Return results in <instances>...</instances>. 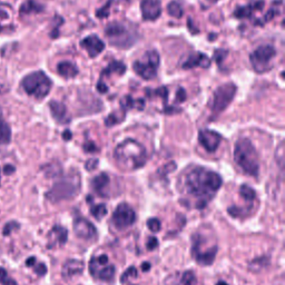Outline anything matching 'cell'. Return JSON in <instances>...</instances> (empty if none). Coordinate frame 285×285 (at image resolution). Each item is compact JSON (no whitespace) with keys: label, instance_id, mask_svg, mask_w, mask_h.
<instances>
[{"label":"cell","instance_id":"1","mask_svg":"<svg viewBox=\"0 0 285 285\" xmlns=\"http://www.w3.org/2000/svg\"><path fill=\"white\" fill-rule=\"evenodd\" d=\"M222 177L202 166L192 167L183 177L182 190L195 200L196 209L202 210L215 196L222 186Z\"/></svg>","mask_w":285,"mask_h":285},{"label":"cell","instance_id":"2","mask_svg":"<svg viewBox=\"0 0 285 285\" xmlns=\"http://www.w3.org/2000/svg\"><path fill=\"white\" fill-rule=\"evenodd\" d=\"M114 158L121 170L134 171L146 164L147 153L140 142L127 138L115 148Z\"/></svg>","mask_w":285,"mask_h":285},{"label":"cell","instance_id":"3","mask_svg":"<svg viewBox=\"0 0 285 285\" xmlns=\"http://www.w3.org/2000/svg\"><path fill=\"white\" fill-rule=\"evenodd\" d=\"M234 160L238 167L250 176H257L260 172V163H258V155L252 141L242 137L239 138L234 148Z\"/></svg>","mask_w":285,"mask_h":285},{"label":"cell","instance_id":"4","mask_svg":"<svg viewBox=\"0 0 285 285\" xmlns=\"http://www.w3.org/2000/svg\"><path fill=\"white\" fill-rule=\"evenodd\" d=\"M80 187V175L78 172L73 170L54 184V186L46 194V197L53 203L71 199L79 193Z\"/></svg>","mask_w":285,"mask_h":285},{"label":"cell","instance_id":"5","mask_svg":"<svg viewBox=\"0 0 285 285\" xmlns=\"http://www.w3.org/2000/svg\"><path fill=\"white\" fill-rule=\"evenodd\" d=\"M22 86L29 96L37 99H43L49 94L53 83L44 71L38 70L24 77Z\"/></svg>","mask_w":285,"mask_h":285},{"label":"cell","instance_id":"6","mask_svg":"<svg viewBox=\"0 0 285 285\" xmlns=\"http://www.w3.org/2000/svg\"><path fill=\"white\" fill-rule=\"evenodd\" d=\"M105 35L108 37L109 43L113 46L118 47L121 49L132 47L137 40V35L134 31L129 30L124 24L120 23H111L106 29Z\"/></svg>","mask_w":285,"mask_h":285},{"label":"cell","instance_id":"7","mask_svg":"<svg viewBox=\"0 0 285 285\" xmlns=\"http://www.w3.org/2000/svg\"><path fill=\"white\" fill-rule=\"evenodd\" d=\"M160 58L156 50L147 51L141 59L136 60L133 64V69L135 73L140 76L142 79L150 80L156 77L157 70L159 68Z\"/></svg>","mask_w":285,"mask_h":285},{"label":"cell","instance_id":"8","mask_svg":"<svg viewBox=\"0 0 285 285\" xmlns=\"http://www.w3.org/2000/svg\"><path fill=\"white\" fill-rule=\"evenodd\" d=\"M236 86L233 83L224 84L219 86L213 95V100L211 104V111L214 117H216L222 112L229 107L232 100L234 99L236 94Z\"/></svg>","mask_w":285,"mask_h":285},{"label":"cell","instance_id":"9","mask_svg":"<svg viewBox=\"0 0 285 285\" xmlns=\"http://www.w3.org/2000/svg\"><path fill=\"white\" fill-rule=\"evenodd\" d=\"M275 56L276 50L273 46L262 45L251 54L250 60L256 73H265L271 68V62Z\"/></svg>","mask_w":285,"mask_h":285},{"label":"cell","instance_id":"10","mask_svg":"<svg viewBox=\"0 0 285 285\" xmlns=\"http://www.w3.org/2000/svg\"><path fill=\"white\" fill-rule=\"evenodd\" d=\"M192 256L199 265L203 267H209V265L214 263V260L216 257L217 253V246L213 245L210 249H206L202 251V245L204 239L199 234H194L192 237Z\"/></svg>","mask_w":285,"mask_h":285},{"label":"cell","instance_id":"11","mask_svg":"<svg viewBox=\"0 0 285 285\" xmlns=\"http://www.w3.org/2000/svg\"><path fill=\"white\" fill-rule=\"evenodd\" d=\"M108 256L101 254L97 257H93L89 262V272L95 278L109 282L115 276L116 269L114 265L108 264Z\"/></svg>","mask_w":285,"mask_h":285},{"label":"cell","instance_id":"12","mask_svg":"<svg viewBox=\"0 0 285 285\" xmlns=\"http://www.w3.org/2000/svg\"><path fill=\"white\" fill-rule=\"evenodd\" d=\"M136 221L135 211L126 203H121L116 207L112 216V224L118 231H123L132 226Z\"/></svg>","mask_w":285,"mask_h":285},{"label":"cell","instance_id":"13","mask_svg":"<svg viewBox=\"0 0 285 285\" xmlns=\"http://www.w3.org/2000/svg\"><path fill=\"white\" fill-rule=\"evenodd\" d=\"M75 234L86 241H95L97 238V230L93 223L84 217H77L74 219Z\"/></svg>","mask_w":285,"mask_h":285},{"label":"cell","instance_id":"14","mask_svg":"<svg viewBox=\"0 0 285 285\" xmlns=\"http://www.w3.org/2000/svg\"><path fill=\"white\" fill-rule=\"evenodd\" d=\"M198 140L205 151L209 153L215 152L222 141V136L211 129H202L198 134Z\"/></svg>","mask_w":285,"mask_h":285},{"label":"cell","instance_id":"15","mask_svg":"<svg viewBox=\"0 0 285 285\" xmlns=\"http://www.w3.org/2000/svg\"><path fill=\"white\" fill-rule=\"evenodd\" d=\"M140 10L144 21H156L161 14L160 0H141Z\"/></svg>","mask_w":285,"mask_h":285},{"label":"cell","instance_id":"16","mask_svg":"<svg viewBox=\"0 0 285 285\" xmlns=\"http://www.w3.org/2000/svg\"><path fill=\"white\" fill-rule=\"evenodd\" d=\"M80 46L87 51L89 57L92 58L97 57L104 49H105V44H104L100 38H98L96 35L84 38L80 42Z\"/></svg>","mask_w":285,"mask_h":285},{"label":"cell","instance_id":"17","mask_svg":"<svg viewBox=\"0 0 285 285\" xmlns=\"http://www.w3.org/2000/svg\"><path fill=\"white\" fill-rule=\"evenodd\" d=\"M49 108H50L51 116H53L54 119L57 123H59V124H68L70 121L67 108L63 103L57 100H51L49 103Z\"/></svg>","mask_w":285,"mask_h":285},{"label":"cell","instance_id":"18","mask_svg":"<svg viewBox=\"0 0 285 285\" xmlns=\"http://www.w3.org/2000/svg\"><path fill=\"white\" fill-rule=\"evenodd\" d=\"M48 238H49L48 249L54 248V246H56L57 244L60 246L65 245V243L67 242V238H68V231L65 229L64 226L56 225L49 232Z\"/></svg>","mask_w":285,"mask_h":285},{"label":"cell","instance_id":"19","mask_svg":"<svg viewBox=\"0 0 285 285\" xmlns=\"http://www.w3.org/2000/svg\"><path fill=\"white\" fill-rule=\"evenodd\" d=\"M85 265L82 261L78 260H68L64 264L62 274L65 280H69L77 275H80L84 271Z\"/></svg>","mask_w":285,"mask_h":285},{"label":"cell","instance_id":"20","mask_svg":"<svg viewBox=\"0 0 285 285\" xmlns=\"http://www.w3.org/2000/svg\"><path fill=\"white\" fill-rule=\"evenodd\" d=\"M211 66V59L205 54L196 53L191 55L183 64L184 69H193L196 67L209 68Z\"/></svg>","mask_w":285,"mask_h":285},{"label":"cell","instance_id":"21","mask_svg":"<svg viewBox=\"0 0 285 285\" xmlns=\"http://www.w3.org/2000/svg\"><path fill=\"white\" fill-rule=\"evenodd\" d=\"M263 6L264 3L262 0H258V2L243 6V7H237V9L234 12V16L236 18H250L253 16L255 11L261 10L263 8Z\"/></svg>","mask_w":285,"mask_h":285},{"label":"cell","instance_id":"22","mask_svg":"<svg viewBox=\"0 0 285 285\" xmlns=\"http://www.w3.org/2000/svg\"><path fill=\"white\" fill-rule=\"evenodd\" d=\"M57 71L62 77L66 79L74 78L78 75L79 70L76 65L71 62H62L57 65Z\"/></svg>","mask_w":285,"mask_h":285},{"label":"cell","instance_id":"23","mask_svg":"<svg viewBox=\"0 0 285 285\" xmlns=\"http://www.w3.org/2000/svg\"><path fill=\"white\" fill-rule=\"evenodd\" d=\"M44 11V6L36 0H26V2L19 8L21 16H27L31 14H39Z\"/></svg>","mask_w":285,"mask_h":285},{"label":"cell","instance_id":"24","mask_svg":"<svg viewBox=\"0 0 285 285\" xmlns=\"http://www.w3.org/2000/svg\"><path fill=\"white\" fill-rule=\"evenodd\" d=\"M109 184V176L106 173H101L99 174L98 176H96L93 180H92V186L94 191L98 194L99 196L106 197L105 195V189L106 186Z\"/></svg>","mask_w":285,"mask_h":285},{"label":"cell","instance_id":"25","mask_svg":"<svg viewBox=\"0 0 285 285\" xmlns=\"http://www.w3.org/2000/svg\"><path fill=\"white\" fill-rule=\"evenodd\" d=\"M126 71V66L121 62H113L103 70L101 76H112V75H124Z\"/></svg>","mask_w":285,"mask_h":285},{"label":"cell","instance_id":"26","mask_svg":"<svg viewBox=\"0 0 285 285\" xmlns=\"http://www.w3.org/2000/svg\"><path fill=\"white\" fill-rule=\"evenodd\" d=\"M11 140V129L0 114V145L9 144Z\"/></svg>","mask_w":285,"mask_h":285},{"label":"cell","instance_id":"27","mask_svg":"<svg viewBox=\"0 0 285 285\" xmlns=\"http://www.w3.org/2000/svg\"><path fill=\"white\" fill-rule=\"evenodd\" d=\"M239 195H241L242 198L245 199L246 202H251V203H253L254 199L256 198L255 191L248 185H242L239 187Z\"/></svg>","mask_w":285,"mask_h":285},{"label":"cell","instance_id":"28","mask_svg":"<svg viewBox=\"0 0 285 285\" xmlns=\"http://www.w3.org/2000/svg\"><path fill=\"white\" fill-rule=\"evenodd\" d=\"M196 282V276L192 271H186L180 275L179 280H177L175 285H194Z\"/></svg>","mask_w":285,"mask_h":285},{"label":"cell","instance_id":"29","mask_svg":"<svg viewBox=\"0 0 285 285\" xmlns=\"http://www.w3.org/2000/svg\"><path fill=\"white\" fill-rule=\"evenodd\" d=\"M90 213H92V215L96 218V219H100L103 217L106 216L107 214V207L105 206V204H97L92 206V209H90Z\"/></svg>","mask_w":285,"mask_h":285},{"label":"cell","instance_id":"30","mask_svg":"<svg viewBox=\"0 0 285 285\" xmlns=\"http://www.w3.org/2000/svg\"><path fill=\"white\" fill-rule=\"evenodd\" d=\"M167 12L170 14V16L175 18H180L183 16V9L180 7V5L176 2H172L171 4H168Z\"/></svg>","mask_w":285,"mask_h":285},{"label":"cell","instance_id":"31","mask_svg":"<svg viewBox=\"0 0 285 285\" xmlns=\"http://www.w3.org/2000/svg\"><path fill=\"white\" fill-rule=\"evenodd\" d=\"M125 118V116L124 115H118V113H113L108 116V117L106 118L105 120V124L106 126L108 127H111V126H114L116 124H119V123H121L123 120H124Z\"/></svg>","mask_w":285,"mask_h":285},{"label":"cell","instance_id":"32","mask_svg":"<svg viewBox=\"0 0 285 285\" xmlns=\"http://www.w3.org/2000/svg\"><path fill=\"white\" fill-rule=\"evenodd\" d=\"M0 284L2 285H17L14 278H11L8 275L7 271L3 268H0Z\"/></svg>","mask_w":285,"mask_h":285},{"label":"cell","instance_id":"33","mask_svg":"<svg viewBox=\"0 0 285 285\" xmlns=\"http://www.w3.org/2000/svg\"><path fill=\"white\" fill-rule=\"evenodd\" d=\"M147 226H148V229H150L153 233H157L160 231V226H161V223L158 218H150L147 221Z\"/></svg>","mask_w":285,"mask_h":285},{"label":"cell","instance_id":"34","mask_svg":"<svg viewBox=\"0 0 285 285\" xmlns=\"http://www.w3.org/2000/svg\"><path fill=\"white\" fill-rule=\"evenodd\" d=\"M111 5H112V2H111V0H109V2L106 5L104 6V7H101L100 9L97 10L96 16L101 18V19L108 17L109 16V9H111Z\"/></svg>","mask_w":285,"mask_h":285},{"label":"cell","instance_id":"35","mask_svg":"<svg viewBox=\"0 0 285 285\" xmlns=\"http://www.w3.org/2000/svg\"><path fill=\"white\" fill-rule=\"evenodd\" d=\"M129 276H132V277H137V270H136L134 267H131L127 271H125V273L123 274L121 277H120V281H121L123 283H125Z\"/></svg>","mask_w":285,"mask_h":285},{"label":"cell","instance_id":"36","mask_svg":"<svg viewBox=\"0 0 285 285\" xmlns=\"http://www.w3.org/2000/svg\"><path fill=\"white\" fill-rule=\"evenodd\" d=\"M34 271L37 275L44 276L47 273V267L44 263H38L37 265H34Z\"/></svg>","mask_w":285,"mask_h":285},{"label":"cell","instance_id":"37","mask_svg":"<svg viewBox=\"0 0 285 285\" xmlns=\"http://www.w3.org/2000/svg\"><path fill=\"white\" fill-rule=\"evenodd\" d=\"M9 12H10V7L8 5L0 4V18L3 19L9 18Z\"/></svg>","mask_w":285,"mask_h":285},{"label":"cell","instance_id":"38","mask_svg":"<svg viewBox=\"0 0 285 285\" xmlns=\"http://www.w3.org/2000/svg\"><path fill=\"white\" fill-rule=\"evenodd\" d=\"M19 228V225L16 223V222H9L8 224H6L5 225V228H4V231H3V233H4V235H9L10 233H11V231L12 230H15V229H18Z\"/></svg>","mask_w":285,"mask_h":285},{"label":"cell","instance_id":"39","mask_svg":"<svg viewBox=\"0 0 285 285\" xmlns=\"http://www.w3.org/2000/svg\"><path fill=\"white\" fill-rule=\"evenodd\" d=\"M228 56V51L222 50V49H218L215 51V54H214V58H215L216 63L219 65L222 63V60H224V58Z\"/></svg>","mask_w":285,"mask_h":285},{"label":"cell","instance_id":"40","mask_svg":"<svg viewBox=\"0 0 285 285\" xmlns=\"http://www.w3.org/2000/svg\"><path fill=\"white\" fill-rule=\"evenodd\" d=\"M146 245H147V250H150V251L155 250L158 246L157 238L156 237H151L150 239H148V242H147Z\"/></svg>","mask_w":285,"mask_h":285},{"label":"cell","instance_id":"41","mask_svg":"<svg viewBox=\"0 0 285 285\" xmlns=\"http://www.w3.org/2000/svg\"><path fill=\"white\" fill-rule=\"evenodd\" d=\"M97 164H98V159H96V158H92V159H89L86 161V170L87 171H94L95 168L97 167Z\"/></svg>","mask_w":285,"mask_h":285},{"label":"cell","instance_id":"42","mask_svg":"<svg viewBox=\"0 0 285 285\" xmlns=\"http://www.w3.org/2000/svg\"><path fill=\"white\" fill-rule=\"evenodd\" d=\"M84 150H85V152L87 153H94L97 151V147L93 141H87L84 144Z\"/></svg>","mask_w":285,"mask_h":285},{"label":"cell","instance_id":"43","mask_svg":"<svg viewBox=\"0 0 285 285\" xmlns=\"http://www.w3.org/2000/svg\"><path fill=\"white\" fill-rule=\"evenodd\" d=\"M154 94H155V95H157V96H160V97H161V98H163V99H164V101H166L168 93H167V89H166L165 87L157 88V89H156V90H155V92H154Z\"/></svg>","mask_w":285,"mask_h":285},{"label":"cell","instance_id":"44","mask_svg":"<svg viewBox=\"0 0 285 285\" xmlns=\"http://www.w3.org/2000/svg\"><path fill=\"white\" fill-rule=\"evenodd\" d=\"M186 99V93L183 88H179L177 90V94H176V101L178 103H182Z\"/></svg>","mask_w":285,"mask_h":285},{"label":"cell","instance_id":"45","mask_svg":"<svg viewBox=\"0 0 285 285\" xmlns=\"http://www.w3.org/2000/svg\"><path fill=\"white\" fill-rule=\"evenodd\" d=\"M97 89L99 90L100 93H107L108 92V87H107V85H105V84H104L103 82H99L98 84H97Z\"/></svg>","mask_w":285,"mask_h":285},{"label":"cell","instance_id":"46","mask_svg":"<svg viewBox=\"0 0 285 285\" xmlns=\"http://www.w3.org/2000/svg\"><path fill=\"white\" fill-rule=\"evenodd\" d=\"M4 172H5V174L10 175V174H12V173L15 172V167L12 166V165H10V164L5 165V167H4Z\"/></svg>","mask_w":285,"mask_h":285},{"label":"cell","instance_id":"47","mask_svg":"<svg viewBox=\"0 0 285 285\" xmlns=\"http://www.w3.org/2000/svg\"><path fill=\"white\" fill-rule=\"evenodd\" d=\"M35 263H36V258L35 257H29L27 262H26V265H27V267H34Z\"/></svg>","mask_w":285,"mask_h":285},{"label":"cell","instance_id":"48","mask_svg":"<svg viewBox=\"0 0 285 285\" xmlns=\"http://www.w3.org/2000/svg\"><path fill=\"white\" fill-rule=\"evenodd\" d=\"M71 136H73V135H71V133H70L69 131H66V132H65V133L63 134V138H64L65 140H69V139L71 138Z\"/></svg>","mask_w":285,"mask_h":285},{"label":"cell","instance_id":"49","mask_svg":"<svg viewBox=\"0 0 285 285\" xmlns=\"http://www.w3.org/2000/svg\"><path fill=\"white\" fill-rule=\"evenodd\" d=\"M141 269H142V271L147 272L148 270H150V269H151V264H150V263H148V262L142 263V265H141Z\"/></svg>","mask_w":285,"mask_h":285},{"label":"cell","instance_id":"50","mask_svg":"<svg viewBox=\"0 0 285 285\" xmlns=\"http://www.w3.org/2000/svg\"><path fill=\"white\" fill-rule=\"evenodd\" d=\"M216 285H228V284H226V283L223 282V281H221V282H218Z\"/></svg>","mask_w":285,"mask_h":285},{"label":"cell","instance_id":"51","mask_svg":"<svg viewBox=\"0 0 285 285\" xmlns=\"http://www.w3.org/2000/svg\"><path fill=\"white\" fill-rule=\"evenodd\" d=\"M0 179H2V178H0Z\"/></svg>","mask_w":285,"mask_h":285}]
</instances>
